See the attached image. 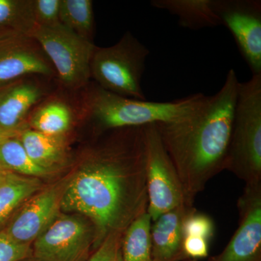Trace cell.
<instances>
[{
	"instance_id": "3",
	"label": "cell",
	"mask_w": 261,
	"mask_h": 261,
	"mask_svg": "<svg viewBox=\"0 0 261 261\" xmlns=\"http://www.w3.org/2000/svg\"><path fill=\"white\" fill-rule=\"evenodd\" d=\"M205 97L197 93L171 102H149L121 97L97 84L87 94L85 114L102 130L173 123L192 116Z\"/></svg>"
},
{
	"instance_id": "22",
	"label": "cell",
	"mask_w": 261,
	"mask_h": 261,
	"mask_svg": "<svg viewBox=\"0 0 261 261\" xmlns=\"http://www.w3.org/2000/svg\"><path fill=\"white\" fill-rule=\"evenodd\" d=\"M36 25L32 0H0V32L13 31L30 36Z\"/></svg>"
},
{
	"instance_id": "26",
	"label": "cell",
	"mask_w": 261,
	"mask_h": 261,
	"mask_svg": "<svg viewBox=\"0 0 261 261\" xmlns=\"http://www.w3.org/2000/svg\"><path fill=\"white\" fill-rule=\"evenodd\" d=\"M31 256V245L17 243L5 231L0 232V261H23Z\"/></svg>"
},
{
	"instance_id": "19",
	"label": "cell",
	"mask_w": 261,
	"mask_h": 261,
	"mask_svg": "<svg viewBox=\"0 0 261 261\" xmlns=\"http://www.w3.org/2000/svg\"><path fill=\"white\" fill-rule=\"evenodd\" d=\"M15 137L0 143V166L6 171L30 177H42L51 171L38 166L29 157L21 142Z\"/></svg>"
},
{
	"instance_id": "7",
	"label": "cell",
	"mask_w": 261,
	"mask_h": 261,
	"mask_svg": "<svg viewBox=\"0 0 261 261\" xmlns=\"http://www.w3.org/2000/svg\"><path fill=\"white\" fill-rule=\"evenodd\" d=\"M145 135L147 212L154 221L165 213L186 204V201L179 176L156 124L145 126Z\"/></svg>"
},
{
	"instance_id": "27",
	"label": "cell",
	"mask_w": 261,
	"mask_h": 261,
	"mask_svg": "<svg viewBox=\"0 0 261 261\" xmlns=\"http://www.w3.org/2000/svg\"><path fill=\"white\" fill-rule=\"evenodd\" d=\"M208 243L205 239L197 237L184 238L183 252L185 259L204 258L208 255Z\"/></svg>"
},
{
	"instance_id": "4",
	"label": "cell",
	"mask_w": 261,
	"mask_h": 261,
	"mask_svg": "<svg viewBox=\"0 0 261 261\" xmlns=\"http://www.w3.org/2000/svg\"><path fill=\"white\" fill-rule=\"evenodd\" d=\"M226 169L261 185V75L239 83Z\"/></svg>"
},
{
	"instance_id": "1",
	"label": "cell",
	"mask_w": 261,
	"mask_h": 261,
	"mask_svg": "<svg viewBox=\"0 0 261 261\" xmlns=\"http://www.w3.org/2000/svg\"><path fill=\"white\" fill-rule=\"evenodd\" d=\"M145 126L114 129L112 140L87 160L61 200V210L93 223L97 247L108 233L125 231L147 209Z\"/></svg>"
},
{
	"instance_id": "5",
	"label": "cell",
	"mask_w": 261,
	"mask_h": 261,
	"mask_svg": "<svg viewBox=\"0 0 261 261\" xmlns=\"http://www.w3.org/2000/svg\"><path fill=\"white\" fill-rule=\"evenodd\" d=\"M149 55V49L127 32L114 45L95 47L90 62L91 78L111 93L147 100L142 80Z\"/></svg>"
},
{
	"instance_id": "23",
	"label": "cell",
	"mask_w": 261,
	"mask_h": 261,
	"mask_svg": "<svg viewBox=\"0 0 261 261\" xmlns=\"http://www.w3.org/2000/svg\"><path fill=\"white\" fill-rule=\"evenodd\" d=\"M184 238L187 237H197L210 242L214 238L215 225L210 216L192 209L185 216L182 225Z\"/></svg>"
},
{
	"instance_id": "13",
	"label": "cell",
	"mask_w": 261,
	"mask_h": 261,
	"mask_svg": "<svg viewBox=\"0 0 261 261\" xmlns=\"http://www.w3.org/2000/svg\"><path fill=\"white\" fill-rule=\"evenodd\" d=\"M194 206L184 204L168 211L152 221L151 243L152 261L185 260L182 225Z\"/></svg>"
},
{
	"instance_id": "6",
	"label": "cell",
	"mask_w": 261,
	"mask_h": 261,
	"mask_svg": "<svg viewBox=\"0 0 261 261\" xmlns=\"http://www.w3.org/2000/svg\"><path fill=\"white\" fill-rule=\"evenodd\" d=\"M65 87L76 89L91 78L90 62L96 46L59 23L36 25L31 33Z\"/></svg>"
},
{
	"instance_id": "29",
	"label": "cell",
	"mask_w": 261,
	"mask_h": 261,
	"mask_svg": "<svg viewBox=\"0 0 261 261\" xmlns=\"http://www.w3.org/2000/svg\"><path fill=\"white\" fill-rule=\"evenodd\" d=\"M7 171H6V170H5L4 168H3L0 166V177H1L5 172H7Z\"/></svg>"
},
{
	"instance_id": "16",
	"label": "cell",
	"mask_w": 261,
	"mask_h": 261,
	"mask_svg": "<svg viewBox=\"0 0 261 261\" xmlns=\"http://www.w3.org/2000/svg\"><path fill=\"white\" fill-rule=\"evenodd\" d=\"M20 141L29 157L38 166L53 171L66 156L63 136H49L34 130H22Z\"/></svg>"
},
{
	"instance_id": "15",
	"label": "cell",
	"mask_w": 261,
	"mask_h": 261,
	"mask_svg": "<svg viewBox=\"0 0 261 261\" xmlns=\"http://www.w3.org/2000/svg\"><path fill=\"white\" fill-rule=\"evenodd\" d=\"M150 4L176 15L183 28L200 30L222 25L213 9L212 0H152Z\"/></svg>"
},
{
	"instance_id": "24",
	"label": "cell",
	"mask_w": 261,
	"mask_h": 261,
	"mask_svg": "<svg viewBox=\"0 0 261 261\" xmlns=\"http://www.w3.org/2000/svg\"><path fill=\"white\" fill-rule=\"evenodd\" d=\"M123 232L108 233L94 253L86 261H123L121 240Z\"/></svg>"
},
{
	"instance_id": "28",
	"label": "cell",
	"mask_w": 261,
	"mask_h": 261,
	"mask_svg": "<svg viewBox=\"0 0 261 261\" xmlns=\"http://www.w3.org/2000/svg\"><path fill=\"white\" fill-rule=\"evenodd\" d=\"M17 135H15V134L7 133V132H3V130L0 129V143H1L3 140H5V139L16 137Z\"/></svg>"
},
{
	"instance_id": "12",
	"label": "cell",
	"mask_w": 261,
	"mask_h": 261,
	"mask_svg": "<svg viewBox=\"0 0 261 261\" xmlns=\"http://www.w3.org/2000/svg\"><path fill=\"white\" fill-rule=\"evenodd\" d=\"M63 192L60 186L39 192L27 202L5 232L17 243L31 245L59 216Z\"/></svg>"
},
{
	"instance_id": "25",
	"label": "cell",
	"mask_w": 261,
	"mask_h": 261,
	"mask_svg": "<svg viewBox=\"0 0 261 261\" xmlns=\"http://www.w3.org/2000/svg\"><path fill=\"white\" fill-rule=\"evenodd\" d=\"M61 0H32L33 13L36 23L51 25L60 22Z\"/></svg>"
},
{
	"instance_id": "11",
	"label": "cell",
	"mask_w": 261,
	"mask_h": 261,
	"mask_svg": "<svg viewBox=\"0 0 261 261\" xmlns=\"http://www.w3.org/2000/svg\"><path fill=\"white\" fill-rule=\"evenodd\" d=\"M238 206L236 232L224 250L209 261H261V185H246Z\"/></svg>"
},
{
	"instance_id": "31",
	"label": "cell",
	"mask_w": 261,
	"mask_h": 261,
	"mask_svg": "<svg viewBox=\"0 0 261 261\" xmlns=\"http://www.w3.org/2000/svg\"><path fill=\"white\" fill-rule=\"evenodd\" d=\"M33 261H37V260H34V258H33Z\"/></svg>"
},
{
	"instance_id": "14",
	"label": "cell",
	"mask_w": 261,
	"mask_h": 261,
	"mask_svg": "<svg viewBox=\"0 0 261 261\" xmlns=\"http://www.w3.org/2000/svg\"><path fill=\"white\" fill-rule=\"evenodd\" d=\"M42 96V89L32 82L15 81L0 86V129L18 135L29 111Z\"/></svg>"
},
{
	"instance_id": "2",
	"label": "cell",
	"mask_w": 261,
	"mask_h": 261,
	"mask_svg": "<svg viewBox=\"0 0 261 261\" xmlns=\"http://www.w3.org/2000/svg\"><path fill=\"white\" fill-rule=\"evenodd\" d=\"M233 69L224 85L192 116L173 123H155L176 168L189 206L207 182L226 169L239 86Z\"/></svg>"
},
{
	"instance_id": "10",
	"label": "cell",
	"mask_w": 261,
	"mask_h": 261,
	"mask_svg": "<svg viewBox=\"0 0 261 261\" xmlns=\"http://www.w3.org/2000/svg\"><path fill=\"white\" fill-rule=\"evenodd\" d=\"M54 67L37 41L23 33L0 32V86L24 75H53Z\"/></svg>"
},
{
	"instance_id": "21",
	"label": "cell",
	"mask_w": 261,
	"mask_h": 261,
	"mask_svg": "<svg viewBox=\"0 0 261 261\" xmlns=\"http://www.w3.org/2000/svg\"><path fill=\"white\" fill-rule=\"evenodd\" d=\"M70 108L60 101H53L33 115L30 124L34 130L49 136H64L71 126Z\"/></svg>"
},
{
	"instance_id": "18",
	"label": "cell",
	"mask_w": 261,
	"mask_h": 261,
	"mask_svg": "<svg viewBox=\"0 0 261 261\" xmlns=\"http://www.w3.org/2000/svg\"><path fill=\"white\" fill-rule=\"evenodd\" d=\"M151 224L145 211L127 226L121 240L123 261H152Z\"/></svg>"
},
{
	"instance_id": "30",
	"label": "cell",
	"mask_w": 261,
	"mask_h": 261,
	"mask_svg": "<svg viewBox=\"0 0 261 261\" xmlns=\"http://www.w3.org/2000/svg\"><path fill=\"white\" fill-rule=\"evenodd\" d=\"M187 261H199L198 260H196V259H189Z\"/></svg>"
},
{
	"instance_id": "9",
	"label": "cell",
	"mask_w": 261,
	"mask_h": 261,
	"mask_svg": "<svg viewBox=\"0 0 261 261\" xmlns=\"http://www.w3.org/2000/svg\"><path fill=\"white\" fill-rule=\"evenodd\" d=\"M92 226L76 216L63 215L34 242L37 261H82L94 240Z\"/></svg>"
},
{
	"instance_id": "20",
	"label": "cell",
	"mask_w": 261,
	"mask_h": 261,
	"mask_svg": "<svg viewBox=\"0 0 261 261\" xmlns=\"http://www.w3.org/2000/svg\"><path fill=\"white\" fill-rule=\"evenodd\" d=\"M60 22L77 35L92 42L94 18L91 0H61Z\"/></svg>"
},
{
	"instance_id": "8",
	"label": "cell",
	"mask_w": 261,
	"mask_h": 261,
	"mask_svg": "<svg viewBox=\"0 0 261 261\" xmlns=\"http://www.w3.org/2000/svg\"><path fill=\"white\" fill-rule=\"evenodd\" d=\"M221 24L235 42L253 75H261L260 0H212Z\"/></svg>"
},
{
	"instance_id": "17",
	"label": "cell",
	"mask_w": 261,
	"mask_h": 261,
	"mask_svg": "<svg viewBox=\"0 0 261 261\" xmlns=\"http://www.w3.org/2000/svg\"><path fill=\"white\" fill-rule=\"evenodd\" d=\"M41 188L42 181L38 178L5 172L0 177V225L22 202L35 195Z\"/></svg>"
}]
</instances>
